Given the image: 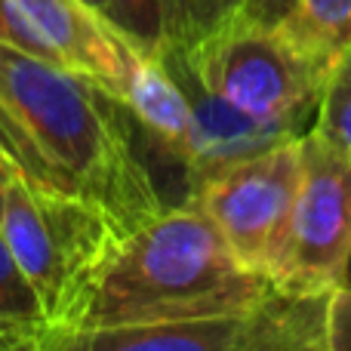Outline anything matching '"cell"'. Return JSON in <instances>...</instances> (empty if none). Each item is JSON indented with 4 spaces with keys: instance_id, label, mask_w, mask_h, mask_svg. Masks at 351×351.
Instances as JSON below:
<instances>
[{
    "instance_id": "obj_1",
    "label": "cell",
    "mask_w": 351,
    "mask_h": 351,
    "mask_svg": "<svg viewBox=\"0 0 351 351\" xmlns=\"http://www.w3.org/2000/svg\"><path fill=\"white\" fill-rule=\"evenodd\" d=\"M0 152L25 179L108 213L123 234L167 206L121 99L10 43H0Z\"/></svg>"
},
{
    "instance_id": "obj_2",
    "label": "cell",
    "mask_w": 351,
    "mask_h": 351,
    "mask_svg": "<svg viewBox=\"0 0 351 351\" xmlns=\"http://www.w3.org/2000/svg\"><path fill=\"white\" fill-rule=\"evenodd\" d=\"M274 296L271 280L243 268L216 225L182 200L123 237L77 330L250 311Z\"/></svg>"
},
{
    "instance_id": "obj_3",
    "label": "cell",
    "mask_w": 351,
    "mask_h": 351,
    "mask_svg": "<svg viewBox=\"0 0 351 351\" xmlns=\"http://www.w3.org/2000/svg\"><path fill=\"white\" fill-rule=\"evenodd\" d=\"M0 234L59 336L80 327L105 265L127 237L99 206L49 191L16 167L6 182Z\"/></svg>"
},
{
    "instance_id": "obj_4",
    "label": "cell",
    "mask_w": 351,
    "mask_h": 351,
    "mask_svg": "<svg viewBox=\"0 0 351 351\" xmlns=\"http://www.w3.org/2000/svg\"><path fill=\"white\" fill-rule=\"evenodd\" d=\"M179 56L200 84L234 108L302 133L327 84V71L299 56L274 28H259L241 16L194 53Z\"/></svg>"
},
{
    "instance_id": "obj_5",
    "label": "cell",
    "mask_w": 351,
    "mask_h": 351,
    "mask_svg": "<svg viewBox=\"0 0 351 351\" xmlns=\"http://www.w3.org/2000/svg\"><path fill=\"white\" fill-rule=\"evenodd\" d=\"M351 256V158L327 139L302 133L299 179L271 287L290 299H327L342 287Z\"/></svg>"
},
{
    "instance_id": "obj_6",
    "label": "cell",
    "mask_w": 351,
    "mask_h": 351,
    "mask_svg": "<svg viewBox=\"0 0 351 351\" xmlns=\"http://www.w3.org/2000/svg\"><path fill=\"white\" fill-rule=\"evenodd\" d=\"M302 179V136L271 145L188 188L243 268L268 278Z\"/></svg>"
},
{
    "instance_id": "obj_7",
    "label": "cell",
    "mask_w": 351,
    "mask_h": 351,
    "mask_svg": "<svg viewBox=\"0 0 351 351\" xmlns=\"http://www.w3.org/2000/svg\"><path fill=\"white\" fill-rule=\"evenodd\" d=\"M327 299L274 296L250 311L74 330L49 351H284L324 324Z\"/></svg>"
},
{
    "instance_id": "obj_8",
    "label": "cell",
    "mask_w": 351,
    "mask_h": 351,
    "mask_svg": "<svg viewBox=\"0 0 351 351\" xmlns=\"http://www.w3.org/2000/svg\"><path fill=\"white\" fill-rule=\"evenodd\" d=\"M158 59L179 84V90L185 93L188 111H191V145H188L185 164L188 188L204 182L206 176L237 164V160H247L253 154L265 152V148L302 136V130L265 123L259 117L247 114V111L234 108L228 99H222L210 86L200 84L197 74L185 62V56L164 49Z\"/></svg>"
},
{
    "instance_id": "obj_9",
    "label": "cell",
    "mask_w": 351,
    "mask_h": 351,
    "mask_svg": "<svg viewBox=\"0 0 351 351\" xmlns=\"http://www.w3.org/2000/svg\"><path fill=\"white\" fill-rule=\"evenodd\" d=\"M12 6L25 16L59 65L86 74L121 99L136 47H130L99 12L80 0H12Z\"/></svg>"
},
{
    "instance_id": "obj_10",
    "label": "cell",
    "mask_w": 351,
    "mask_h": 351,
    "mask_svg": "<svg viewBox=\"0 0 351 351\" xmlns=\"http://www.w3.org/2000/svg\"><path fill=\"white\" fill-rule=\"evenodd\" d=\"M121 102L133 114V123H139L145 139L185 173L188 145H191V111L185 93L160 65V59L133 49L121 86Z\"/></svg>"
},
{
    "instance_id": "obj_11",
    "label": "cell",
    "mask_w": 351,
    "mask_h": 351,
    "mask_svg": "<svg viewBox=\"0 0 351 351\" xmlns=\"http://www.w3.org/2000/svg\"><path fill=\"white\" fill-rule=\"evenodd\" d=\"M274 31L299 56L330 74L351 47V0H296L293 12Z\"/></svg>"
},
{
    "instance_id": "obj_12",
    "label": "cell",
    "mask_w": 351,
    "mask_h": 351,
    "mask_svg": "<svg viewBox=\"0 0 351 351\" xmlns=\"http://www.w3.org/2000/svg\"><path fill=\"white\" fill-rule=\"evenodd\" d=\"M59 339L47 324L40 299L0 234V351H49Z\"/></svg>"
},
{
    "instance_id": "obj_13",
    "label": "cell",
    "mask_w": 351,
    "mask_h": 351,
    "mask_svg": "<svg viewBox=\"0 0 351 351\" xmlns=\"http://www.w3.org/2000/svg\"><path fill=\"white\" fill-rule=\"evenodd\" d=\"M237 16H241V0H164V22H167L164 49L194 53L213 34L228 28Z\"/></svg>"
},
{
    "instance_id": "obj_14",
    "label": "cell",
    "mask_w": 351,
    "mask_h": 351,
    "mask_svg": "<svg viewBox=\"0 0 351 351\" xmlns=\"http://www.w3.org/2000/svg\"><path fill=\"white\" fill-rule=\"evenodd\" d=\"M311 133H317L321 139H327L333 148H339L351 158V47L330 68L321 102L315 108Z\"/></svg>"
},
{
    "instance_id": "obj_15",
    "label": "cell",
    "mask_w": 351,
    "mask_h": 351,
    "mask_svg": "<svg viewBox=\"0 0 351 351\" xmlns=\"http://www.w3.org/2000/svg\"><path fill=\"white\" fill-rule=\"evenodd\" d=\"M108 25L142 56L158 59L167 47L164 0H111Z\"/></svg>"
},
{
    "instance_id": "obj_16",
    "label": "cell",
    "mask_w": 351,
    "mask_h": 351,
    "mask_svg": "<svg viewBox=\"0 0 351 351\" xmlns=\"http://www.w3.org/2000/svg\"><path fill=\"white\" fill-rule=\"evenodd\" d=\"M324 339L330 351H351V287H336L324 302Z\"/></svg>"
},
{
    "instance_id": "obj_17",
    "label": "cell",
    "mask_w": 351,
    "mask_h": 351,
    "mask_svg": "<svg viewBox=\"0 0 351 351\" xmlns=\"http://www.w3.org/2000/svg\"><path fill=\"white\" fill-rule=\"evenodd\" d=\"M0 43H10V47H19V49H25V53H34V56H40V59L56 62L53 53H49L40 37L34 34V28H31L22 12L12 6V0H0Z\"/></svg>"
},
{
    "instance_id": "obj_18",
    "label": "cell",
    "mask_w": 351,
    "mask_h": 351,
    "mask_svg": "<svg viewBox=\"0 0 351 351\" xmlns=\"http://www.w3.org/2000/svg\"><path fill=\"white\" fill-rule=\"evenodd\" d=\"M296 0H241V19L259 28H278L293 12Z\"/></svg>"
},
{
    "instance_id": "obj_19",
    "label": "cell",
    "mask_w": 351,
    "mask_h": 351,
    "mask_svg": "<svg viewBox=\"0 0 351 351\" xmlns=\"http://www.w3.org/2000/svg\"><path fill=\"white\" fill-rule=\"evenodd\" d=\"M284 351H330L327 348V339H324V324H321V327H315L311 333L299 336V339L290 342Z\"/></svg>"
},
{
    "instance_id": "obj_20",
    "label": "cell",
    "mask_w": 351,
    "mask_h": 351,
    "mask_svg": "<svg viewBox=\"0 0 351 351\" xmlns=\"http://www.w3.org/2000/svg\"><path fill=\"white\" fill-rule=\"evenodd\" d=\"M12 176V164L3 152H0V213H3V194H6V182Z\"/></svg>"
},
{
    "instance_id": "obj_21",
    "label": "cell",
    "mask_w": 351,
    "mask_h": 351,
    "mask_svg": "<svg viewBox=\"0 0 351 351\" xmlns=\"http://www.w3.org/2000/svg\"><path fill=\"white\" fill-rule=\"evenodd\" d=\"M84 6H90L93 12H99V16L108 22V10H111V0H80Z\"/></svg>"
},
{
    "instance_id": "obj_22",
    "label": "cell",
    "mask_w": 351,
    "mask_h": 351,
    "mask_svg": "<svg viewBox=\"0 0 351 351\" xmlns=\"http://www.w3.org/2000/svg\"><path fill=\"white\" fill-rule=\"evenodd\" d=\"M342 287H351V256L346 262V274H342Z\"/></svg>"
}]
</instances>
